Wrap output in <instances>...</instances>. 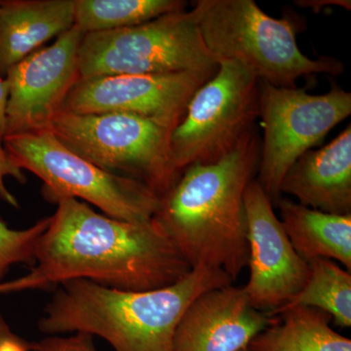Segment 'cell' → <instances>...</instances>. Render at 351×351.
Masks as SVG:
<instances>
[{
	"label": "cell",
	"instance_id": "cell-1",
	"mask_svg": "<svg viewBox=\"0 0 351 351\" xmlns=\"http://www.w3.org/2000/svg\"><path fill=\"white\" fill-rule=\"evenodd\" d=\"M57 206L39 239L32 269L50 286L85 279L141 292L172 285L193 269L154 219L121 221L75 198Z\"/></svg>",
	"mask_w": 351,
	"mask_h": 351
},
{
	"label": "cell",
	"instance_id": "cell-2",
	"mask_svg": "<svg viewBox=\"0 0 351 351\" xmlns=\"http://www.w3.org/2000/svg\"><path fill=\"white\" fill-rule=\"evenodd\" d=\"M261 138L252 129L215 163H195L162 196L154 221L191 269L223 270L233 281L248 267L244 195L257 176Z\"/></svg>",
	"mask_w": 351,
	"mask_h": 351
},
{
	"label": "cell",
	"instance_id": "cell-3",
	"mask_svg": "<svg viewBox=\"0 0 351 351\" xmlns=\"http://www.w3.org/2000/svg\"><path fill=\"white\" fill-rule=\"evenodd\" d=\"M223 270L199 267L167 287L117 290L85 279L60 284L44 308V334L82 332L107 341L114 351H174L178 325L189 306L212 289L232 285Z\"/></svg>",
	"mask_w": 351,
	"mask_h": 351
},
{
	"label": "cell",
	"instance_id": "cell-4",
	"mask_svg": "<svg viewBox=\"0 0 351 351\" xmlns=\"http://www.w3.org/2000/svg\"><path fill=\"white\" fill-rule=\"evenodd\" d=\"M193 10L217 62L237 64L258 82L294 88L302 76L345 71L336 58L306 56L298 46L299 23L271 17L254 0H197Z\"/></svg>",
	"mask_w": 351,
	"mask_h": 351
},
{
	"label": "cell",
	"instance_id": "cell-5",
	"mask_svg": "<svg viewBox=\"0 0 351 351\" xmlns=\"http://www.w3.org/2000/svg\"><path fill=\"white\" fill-rule=\"evenodd\" d=\"M78 64L80 78L208 73L219 66L193 9L166 14L135 27L84 34Z\"/></svg>",
	"mask_w": 351,
	"mask_h": 351
},
{
	"label": "cell",
	"instance_id": "cell-6",
	"mask_svg": "<svg viewBox=\"0 0 351 351\" xmlns=\"http://www.w3.org/2000/svg\"><path fill=\"white\" fill-rule=\"evenodd\" d=\"M2 145L20 169L43 181L48 202L82 199L126 221H149L158 209L160 196L149 186L101 170L66 149L51 130L6 136Z\"/></svg>",
	"mask_w": 351,
	"mask_h": 351
},
{
	"label": "cell",
	"instance_id": "cell-7",
	"mask_svg": "<svg viewBox=\"0 0 351 351\" xmlns=\"http://www.w3.org/2000/svg\"><path fill=\"white\" fill-rule=\"evenodd\" d=\"M50 130L62 145L106 172L144 182L162 196L179 179L171 165L172 131L123 112H60Z\"/></svg>",
	"mask_w": 351,
	"mask_h": 351
},
{
	"label": "cell",
	"instance_id": "cell-8",
	"mask_svg": "<svg viewBox=\"0 0 351 351\" xmlns=\"http://www.w3.org/2000/svg\"><path fill=\"white\" fill-rule=\"evenodd\" d=\"M351 114V93L332 84L326 94L258 82V119L263 129L256 181L272 205L283 178L299 157L319 144Z\"/></svg>",
	"mask_w": 351,
	"mask_h": 351
},
{
	"label": "cell",
	"instance_id": "cell-9",
	"mask_svg": "<svg viewBox=\"0 0 351 351\" xmlns=\"http://www.w3.org/2000/svg\"><path fill=\"white\" fill-rule=\"evenodd\" d=\"M218 64L171 134V165L179 176L193 164L215 163L234 151L258 119L260 82L237 64Z\"/></svg>",
	"mask_w": 351,
	"mask_h": 351
},
{
	"label": "cell",
	"instance_id": "cell-10",
	"mask_svg": "<svg viewBox=\"0 0 351 351\" xmlns=\"http://www.w3.org/2000/svg\"><path fill=\"white\" fill-rule=\"evenodd\" d=\"M216 71L80 78L69 91L61 112L129 113L173 132L193 95Z\"/></svg>",
	"mask_w": 351,
	"mask_h": 351
},
{
	"label": "cell",
	"instance_id": "cell-11",
	"mask_svg": "<svg viewBox=\"0 0 351 351\" xmlns=\"http://www.w3.org/2000/svg\"><path fill=\"white\" fill-rule=\"evenodd\" d=\"M83 36L71 27L9 69L6 136L50 130L80 80L78 51Z\"/></svg>",
	"mask_w": 351,
	"mask_h": 351
},
{
	"label": "cell",
	"instance_id": "cell-12",
	"mask_svg": "<svg viewBox=\"0 0 351 351\" xmlns=\"http://www.w3.org/2000/svg\"><path fill=\"white\" fill-rule=\"evenodd\" d=\"M250 277L243 291L251 306L278 308L297 295L309 276V265L293 248L269 196L256 179L244 195Z\"/></svg>",
	"mask_w": 351,
	"mask_h": 351
},
{
	"label": "cell",
	"instance_id": "cell-13",
	"mask_svg": "<svg viewBox=\"0 0 351 351\" xmlns=\"http://www.w3.org/2000/svg\"><path fill=\"white\" fill-rule=\"evenodd\" d=\"M276 316L251 306L243 288L228 285L199 295L182 316L174 351H239Z\"/></svg>",
	"mask_w": 351,
	"mask_h": 351
},
{
	"label": "cell",
	"instance_id": "cell-14",
	"mask_svg": "<svg viewBox=\"0 0 351 351\" xmlns=\"http://www.w3.org/2000/svg\"><path fill=\"white\" fill-rule=\"evenodd\" d=\"M280 193L324 213L351 215V126L319 149L298 158L281 182Z\"/></svg>",
	"mask_w": 351,
	"mask_h": 351
},
{
	"label": "cell",
	"instance_id": "cell-15",
	"mask_svg": "<svg viewBox=\"0 0 351 351\" xmlns=\"http://www.w3.org/2000/svg\"><path fill=\"white\" fill-rule=\"evenodd\" d=\"M75 25V0H0V77Z\"/></svg>",
	"mask_w": 351,
	"mask_h": 351
},
{
	"label": "cell",
	"instance_id": "cell-16",
	"mask_svg": "<svg viewBox=\"0 0 351 351\" xmlns=\"http://www.w3.org/2000/svg\"><path fill=\"white\" fill-rule=\"evenodd\" d=\"M276 206L281 225L302 260L337 261L351 271V215L324 213L285 198Z\"/></svg>",
	"mask_w": 351,
	"mask_h": 351
},
{
	"label": "cell",
	"instance_id": "cell-17",
	"mask_svg": "<svg viewBox=\"0 0 351 351\" xmlns=\"http://www.w3.org/2000/svg\"><path fill=\"white\" fill-rule=\"evenodd\" d=\"M274 323L249 343L248 351H351V339L330 326V314L298 306L276 313Z\"/></svg>",
	"mask_w": 351,
	"mask_h": 351
},
{
	"label": "cell",
	"instance_id": "cell-18",
	"mask_svg": "<svg viewBox=\"0 0 351 351\" xmlns=\"http://www.w3.org/2000/svg\"><path fill=\"white\" fill-rule=\"evenodd\" d=\"M182 0H75V25L83 34L145 24L166 14L186 10Z\"/></svg>",
	"mask_w": 351,
	"mask_h": 351
},
{
	"label": "cell",
	"instance_id": "cell-19",
	"mask_svg": "<svg viewBox=\"0 0 351 351\" xmlns=\"http://www.w3.org/2000/svg\"><path fill=\"white\" fill-rule=\"evenodd\" d=\"M309 276L302 290L285 304L267 311L269 316L292 307H313L331 315L335 324L351 326V274L332 260L308 263Z\"/></svg>",
	"mask_w": 351,
	"mask_h": 351
},
{
	"label": "cell",
	"instance_id": "cell-20",
	"mask_svg": "<svg viewBox=\"0 0 351 351\" xmlns=\"http://www.w3.org/2000/svg\"><path fill=\"white\" fill-rule=\"evenodd\" d=\"M51 217L41 219L31 228L17 230L9 228L0 218V283L12 265H36V247Z\"/></svg>",
	"mask_w": 351,
	"mask_h": 351
},
{
	"label": "cell",
	"instance_id": "cell-21",
	"mask_svg": "<svg viewBox=\"0 0 351 351\" xmlns=\"http://www.w3.org/2000/svg\"><path fill=\"white\" fill-rule=\"evenodd\" d=\"M31 351H97L93 337L76 332L69 338L51 337L39 343H31Z\"/></svg>",
	"mask_w": 351,
	"mask_h": 351
},
{
	"label": "cell",
	"instance_id": "cell-22",
	"mask_svg": "<svg viewBox=\"0 0 351 351\" xmlns=\"http://www.w3.org/2000/svg\"><path fill=\"white\" fill-rule=\"evenodd\" d=\"M8 177L13 178L20 184H24L27 182V178L23 170L16 165L8 152L4 149L3 145H0V199L10 206L19 208L17 198L7 189L5 179Z\"/></svg>",
	"mask_w": 351,
	"mask_h": 351
},
{
	"label": "cell",
	"instance_id": "cell-23",
	"mask_svg": "<svg viewBox=\"0 0 351 351\" xmlns=\"http://www.w3.org/2000/svg\"><path fill=\"white\" fill-rule=\"evenodd\" d=\"M50 287L47 281L38 271L32 269L29 274L12 281L0 283V294L1 293L19 292L29 289H45Z\"/></svg>",
	"mask_w": 351,
	"mask_h": 351
},
{
	"label": "cell",
	"instance_id": "cell-24",
	"mask_svg": "<svg viewBox=\"0 0 351 351\" xmlns=\"http://www.w3.org/2000/svg\"><path fill=\"white\" fill-rule=\"evenodd\" d=\"M8 103V85L5 78L0 77V145L6 136V112Z\"/></svg>",
	"mask_w": 351,
	"mask_h": 351
},
{
	"label": "cell",
	"instance_id": "cell-25",
	"mask_svg": "<svg viewBox=\"0 0 351 351\" xmlns=\"http://www.w3.org/2000/svg\"><path fill=\"white\" fill-rule=\"evenodd\" d=\"M298 6L304 7V8H311L315 13L319 12V11L324 9L325 7L328 6H339L343 8L348 9L350 10V1H346V0H300V1H295Z\"/></svg>",
	"mask_w": 351,
	"mask_h": 351
},
{
	"label": "cell",
	"instance_id": "cell-26",
	"mask_svg": "<svg viewBox=\"0 0 351 351\" xmlns=\"http://www.w3.org/2000/svg\"><path fill=\"white\" fill-rule=\"evenodd\" d=\"M239 351H248V348H245L243 350H239Z\"/></svg>",
	"mask_w": 351,
	"mask_h": 351
}]
</instances>
